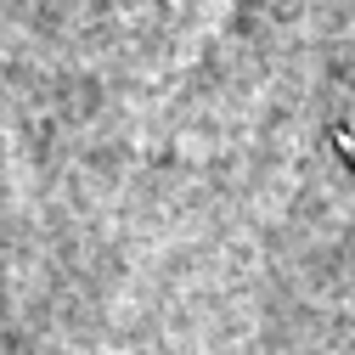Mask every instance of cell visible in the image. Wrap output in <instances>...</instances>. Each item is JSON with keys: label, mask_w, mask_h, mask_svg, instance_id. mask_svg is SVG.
Masks as SVG:
<instances>
[{"label": "cell", "mask_w": 355, "mask_h": 355, "mask_svg": "<svg viewBox=\"0 0 355 355\" xmlns=\"http://www.w3.org/2000/svg\"><path fill=\"white\" fill-rule=\"evenodd\" d=\"M243 6V0H192L187 6V17H181V34H175V51H169V68H181V62H192L209 40L220 34V23H226L232 12Z\"/></svg>", "instance_id": "cell-1"}]
</instances>
